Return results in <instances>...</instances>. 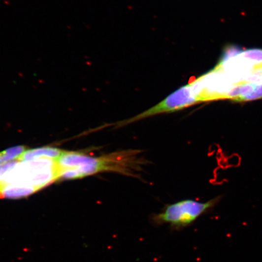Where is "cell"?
<instances>
[{
    "mask_svg": "<svg viewBox=\"0 0 262 262\" xmlns=\"http://www.w3.org/2000/svg\"><path fill=\"white\" fill-rule=\"evenodd\" d=\"M25 151V148L24 146H18L7 149L6 150L2 151V153L3 154L5 161L6 162L17 160Z\"/></svg>",
    "mask_w": 262,
    "mask_h": 262,
    "instance_id": "obj_5",
    "label": "cell"
},
{
    "mask_svg": "<svg viewBox=\"0 0 262 262\" xmlns=\"http://www.w3.org/2000/svg\"><path fill=\"white\" fill-rule=\"evenodd\" d=\"M194 85L195 83L188 84L178 89L156 105L134 117L119 122V127H124L154 115L179 111L196 104L220 100L217 93L208 90L197 91Z\"/></svg>",
    "mask_w": 262,
    "mask_h": 262,
    "instance_id": "obj_1",
    "label": "cell"
},
{
    "mask_svg": "<svg viewBox=\"0 0 262 262\" xmlns=\"http://www.w3.org/2000/svg\"><path fill=\"white\" fill-rule=\"evenodd\" d=\"M0 198L17 199L29 196L38 191V189L33 186L8 184L1 185Z\"/></svg>",
    "mask_w": 262,
    "mask_h": 262,
    "instance_id": "obj_3",
    "label": "cell"
},
{
    "mask_svg": "<svg viewBox=\"0 0 262 262\" xmlns=\"http://www.w3.org/2000/svg\"><path fill=\"white\" fill-rule=\"evenodd\" d=\"M0 187H1V186H0Z\"/></svg>",
    "mask_w": 262,
    "mask_h": 262,
    "instance_id": "obj_9",
    "label": "cell"
},
{
    "mask_svg": "<svg viewBox=\"0 0 262 262\" xmlns=\"http://www.w3.org/2000/svg\"><path fill=\"white\" fill-rule=\"evenodd\" d=\"M4 163H6V162H5L3 154H2V153L1 152V153H0V164Z\"/></svg>",
    "mask_w": 262,
    "mask_h": 262,
    "instance_id": "obj_8",
    "label": "cell"
},
{
    "mask_svg": "<svg viewBox=\"0 0 262 262\" xmlns=\"http://www.w3.org/2000/svg\"><path fill=\"white\" fill-rule=\"evenodd\" d=\"M64 152L59 149L50 147L31 149L25 151L17 161L26 162L33 161L38 158H44L57 161Z\"/></svg>",
    "mask_w": 262,
    "mask_h": 262,
    "instance_id": "obj_4",
    "label": "cell"
},
{
    "mask_svg": "<svg viewBox=\"0 0 262 262\" xmlns=\"http://www.w3.org/2000/svg\"><path fill=\"white\" fill-rule=\"evenodd\" d=\"M220 200L218 196L206 202L191 199L179 201L166 205L160 213L153 215L151 221L156 225H169L175 229H184L208 213Z\"/></svg>",
    "mask_w": 262,
    "mask_h": 262,
    "instance_id": "obj_2",
    "label": "cell"
},
{
    "mask_svg": "<svg viewBox=\"0 0 262 262\" xmlns=\"http://www.w3.org/2000/svg\"><path fill=\"white\" fill-rule=\"evenodd\" d=\"M262 98V82H256L253 90L242 99L241 102L250 101Z\"/></svg>",
    "mask_w": 262,
    "mask_h": 262,
    "instance_id": "obj_6",
    "label": "cell"
},
{
    "mask_svg": "<svg viewBox=\"0 0 262 262\" xmlns=\"http://www.w3.org/2000/svg\"><path fill=\"white\" fill-rule=\"evenodd\" d=\"M18 161L15 160L14 161L8 162V163H5L4 164L0 165V182H1L2 178L7 172L11 171L14 167L16 166L18 164Z\"/></svg>",
    "mask_w": 262,
    "mask_h": 262,
    "instance_id": "obj_7",
    "label": "cell"
}]
</instances>
